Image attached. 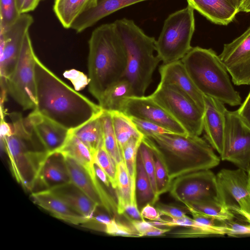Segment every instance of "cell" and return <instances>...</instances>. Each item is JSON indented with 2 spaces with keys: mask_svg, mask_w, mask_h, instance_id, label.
<instances>
[{
  "mask_svg": "<svg viewBox=\"0 0 250 250\" xmlns=\"http://www.w3.org/2000/svg\"><path fill=\"white\" fill-rule=\"evenodd\" d=\"M37 104L34 110L69 130L103 111L100 106L72 89L35 57Z\"/></svg>",
  "mask_w": 250,
  "mask_h": 250,
  "instance_id": "obj_1",
  "label": "cell"
},
{
  "mask_svg": "<svg viewBox=\"0 0 250 250\" xmlns=\"http://www.w3.org/2000/svg\"><path fill=\"white\" fill-rule=\"evenodd\" d=\"M142 141L160 160L172 180L210 169L220 163L211 146L198 136L170 133L144 136Z\"/></svg>",
  "mask_w": 250,
  "mask_h": 250,
  "instance_id": "obj_2",
  "label": "cell"
},
{
  "mask_svg": "<svg viewBox=\"0 0 250 250\" xmlns=\"http://www.w3.org/2000/svg\"><path fill=\"white\" fill-rule=\"evenodd\" d=\"M88 47V90L99 101L110 86L123 77L126 52L114 22L101 25L93 30Z\"/></svg>",
  "mask_w": 250,
  "mask_h": 250,
  "instance_id": "obj_3",
  "label": "cell"
},
{
  "mask_svg": "<svg viewBox=\"0 0 250 250\" xmlns=\"http://www.w3.org/2000/svg\"><path fill=\"white\" fill-rule=\"evenodd\" d=\"M12 132L1 137L13 175L25 189L32 191L39 173L49 152L44 148L21 113L8 114Z\"/></svg>",
  "mask_w": 250,
  "mask_h": 250,
  "instance_id": "obj_4",
  "label": "cell"
},
{
  "mask_svg": "<svg viewBox=\"0 0 250 250\" xmlns=\"http://www.w3.org/2000/svg\"><path fill=\"white\" fill-rule=\"evenodd\" d=\"M124 44L127 65L123 78L130 83L132 96H145L153 74L161 60L156 51L155 38L146 35L133 21L123 19L114 22Z\"/></svg>",
  "mask_w": 250,
  "mask_h": 250,
  "instance_id": "obj_5",
  "label": "cell"
},
{
  "mask_svg": "<svg viewBox=\"0 0 250 250\" xmlns=\"http://www.w3.org/2000/svg\"><path fill=\"white\" fill-rule=\"evenodd\" d=\"M181 61L204 95L231 106L241 104V97L232 85L228 71L212 49L192 47Z\"/></svg>",
  "mask_w": 250,
  "mask_h": 250,
  "instance_id": "obj_6",
  "label": "cell"
},
{
  "mask_svg": "<svg viewBox=\"0 0 250 250\" xmlns=\"http://www.w3.org/2000/svg\"><path fill=\"white\" fill-rule=\"evenodd\" d=\"M194 10L188 4L165 20L156 41L157 55L163 64L181 60L192 47L190 42L195 30Z\"/></svg>",
  "mask_w": 250,
  "mask_h": 250,
  "instance_id": "obj_7",
  "label": "cell"
},
{
  "mask_svg": "<svg viewBox=\"0 0 250 250\" xmlns=\"http://www.w3.org/2000/svg\"><path fill=\"white\" fill-rule=\"evenodd\" d=\"M185 129L199 136L203 131L204 110L176 86L160 82L149 95Z\"/></svg>",
  "mask_w": 250,
  "mask_h": 250,
  "instance_id": "obj_8",
  "label": "cell"
},
{
  "mask_svg": "<svg viewBox=\"0 0 250 250\" xmlns=\"http://www.w3.org/2000/svg\"><path fill=\"white\" fill-rule=\"evenodd\" d=\"M36 55L28 32L16 66L6 80L8 93L23 109L33 110L37 104L35 61Z\"/></svg>",
  "mask_w": 250,
  "mask_h": 250,
  "instance_id": "obj_9",
  "label": "cell"
},
{
  "mask_svg": "<svg viewBox=\"0 0 250 250\" xmlns=\"http://www.w3.org/2000/svg\"><path fill=\"white\" fill-rule=\"evenodd\" d=\"M169 192L173 198L186 206L208 202L222 203L216 175L210 169L193 172L175 178Z\"/></svg>",
  "mask_w": 250,
  "mask_h": 250,
  "instance_id": "obj_10",
  "label": "cell"
},
{
  "mask_svg": "<svg viewBox=\"0 0 250 250\" xmlns=\"http://www.w3.org/2000/svg\"><path fill=\"white\" fill-rule=\"evenodd\" d=\"M223 204L250 223V180L248 172L238 168L222 169L216 175Z\"/></svg>",
  "mask_w": 250,
  "mask_h": 250,
  "instance_id": "obj_11",
  "label": "cell"
},
{
  "mask_svg": "<svg viewBox=\"0 0 250 250\" xmlns=\"http://www.w3.org/2000/svg\"><path fill=\"white\" fill-rule=\"evenodd\" d=\"M222 160L232 163L247 172L250 170V126L237 110H227Z\"/></svg>",
  "mask_w": 250,
  "mask_h": 250,
  "instance_id": "obj_12",
  "label": "cell"
},
{
  "mask_svg": "<svg viewBox=\"0 0 250 250\" xmlns=\"http://www.w3.org/2000/svg\"><path fill=\"white\" fill-rule=\"evenodd\" d=\"M33 22L27 13L21 14L18 20L6 29H0V77L7 79L17 63L24 38Z\"/></svg>",
  "mask_w": 250,
  "mask_h": 250,
  "instance_id": "obj_13",
  "label": "cell"
},
{
  "mask_svg": "<svg viewBox=\"0 0 250 250\" xmlns=\"http://www.w3.org/2000/svg\"><path fill=\"white\" fill-rule=\"evenodd\" d=\"M219 56L235 85L250 84V25L240 36L225 44Z\"/></svg>",
  "mask_w": 250,
  "mask_h": 250,
  "instance_id": "obj_14",
  "label": "cell"
},
{
  "mask_svg": "<svg viewBox=\"0 0 250 250\" xmlns=\"http://www.w3.org/2000/svg\"><path fill=\"white\" fill-rule=\"evenodd\" d=\"M123 113L129 117L155 123L172 133L188 135L183 126L149 95L128 97Z\"/></svg>",
  "mask_w": 250,
  "mask_h": 250,
  "instance_id": "obj_15",
  "label": "cell"
},
{
  "mask_svg": "<svg viewBox=\"0 0 250 250\" xmlns=\"http://www.w3.org/2000/svg\"><path fill=\"white\" fill-rule=\"evenodd\" d=\"M63 156L71 181L109 214H118L117 202L102 188L95 172H90L73 158Z\"/></svg>",
  "mask_w": 250,
  "mask_h": 250,
  "instance_id": "obj_16",
  "label": "cell"
},
{
  "mask_svg": "<svg viewBox=\"0 0 250 250\" xmlns=\"http://www.w3.org/2000/svg\"><path fill=\"white\" fill-rule=\"evenodd\" d=\"M203 130L211 146L221 154L226 125L227 109L224 104L213 98L204 95Z\"/></svg>",
  "mask_w": 250,
  "mask_h": 250,
  "instance_id": "obj_17",
  "label": "cell"
},
{
  "mask_svg": "<svg viewBox=\"0 0 250 250\" xmlns=\"http://www.w3.org/2000/svg\"><path fill=\"white\" fill-rule=\"evenodd\" d=\"M38 139L49 152L58 151L64 145L69 130L33 110L25 118Z\"/></svg>",
  "mask_w": 250,
  "mask_h": 250,
  "instance_id": "obj_18",
  "label": "cell"
},
{
  "mask_svg": "<svg viewBox=\"0 0 250 250\" xmlns=\"http://www.w3.org/2000/svg\"><path fill=\"white\" fill-rule=\"evenodd\" d=\"M160 82L172 84L190 97L204 111V95L197 89L181 60L159 67Z\"/></svg>",
  "mask_w": 250,
  "mask_h": 250,
  "instance_id": "obj_19",
  "label": "cell"
},
{
  "mask_svg": "<svg viewBox=\"0 0 250 250\" xmlns=\"http://www.w3.org/2000/svg\"><path fill=\"white\" fill-rule=\"evenodd\" d=\"M34 203L54 217L65 222L82 225L89 219L84 217L48 189L32 192Z\"/></svg>",
  "mask_w": 250,
  "mask_h": 250,
  "instance_id": "obj_20",
  "label": "cell"
},
{
  "mask_svg": "<svg viewBox=\"0 0 250 250\" xmlns=\"http://www.w3.org/2000/svg\"><path fill=\"white\" fill-rule=\"evenodd\" d=\"M188 4L212 22L227 25L239 12L229 0H187Z\"/></svg>",
  "mask_w": 250,
  "mask_h": 250,
  "instance_id": "obj_21",
  "label": "cell"
},
{
  "mask_svg": "<svg viewBox=\"0 0 250 250\" xmlns=\"http://www.w3.org/2000/svg\"><path fill=\"white\" fill-rule=\"evenodd\" d=\"M148 0H97L96 6L81 14L71 28L80 33L107 16L128 6Z\"/></svg>",
  "mask_w": 250,
  "mask_h": 250,
  "instance_id": "obj_22",
  "label": "cell"
},
{
  "mask_svg": "<svg viewBox=\"0 0 250 250\" xmlns=\"http://www.w3.org/2000/svg\"><path fill=\"white\" fill-rule=\"evenodd\" d=\"M77 212L90 219L98 205L71 181L49 189Z\"/></svg>",
  "mask_w": 250,
  "mask_h": 250,
  "instance_id": "obj_23",
  "label": "cell"
},
{
  "mask_svg": "<svg viewBox=\"0 0 250 250\" xmlns=\"http://www.w3.org/2000/svg\"><path fill=\"white\" fill-rule=\"evenodd\" d=\"M70 181L63 155L58 151L49 153L39 173L38 182L44 189H49Z\"/></svg>",
  "mask_w": 250,
  "mask_h": 250,
  "instance_id": "obj_24",
  "label": "cell"
},
{
  "mask_svg": "<svg viewBox=\"0 0 250 250\" xmlns=\"http://www.w3.org/2000/svg\"><path fill=\"white\" fill-rule=\"evenodd\" d=\"M97 0H55L53 10L62 26L71 28L74 21L83 13L94 7Z\"/></svg>",
  "mask_w": 250,
  "mask_h": 250,
  "instance_id": "obj_25",
  "label": "cell"
},
{
  "mask_svg": "<svg viewBox=\"0 0 250 250\" xmlns=\"http://www.w3.org/2000/svg\"><path fill=\"white\" fill-rule=\"evenodd\" d=\"M131 96V86L127 80L122 78L104 91L98 101L99 105L105 111L123 112L126 100Z\"/></svg>",
  "mask_w": 250,
  "mask_h": 250,
  "instance_id": "obj_26",
  "label": "cell"
},
{
  "mask_svg": "<svg viewBox=\"0 0 250 250\" xmlns=\"http://www.w3.org/2000/svg\"><path fill=\"white\" fill-rule=\"evenodd\" d=\"M103 111L77 128L70 130L88 148L93 158L97 150L104 145Z\"/></svg>",
  "mask_w": 250,
  "mask_h": 250,
  "instance_id": "obj_27",
  "label": "cell"
},
{
  "mask_svg": "<svg viewBox=\"0 0 250 250\" xmlns=\"http://www.w3.org/2000/svg\"><path fill=\"white\" fill-rule=\"evenodd\" d=\"M57 151L73 158L90 172H95L94 158L89 149L70 130L65 143Z\"/></svg>",
  "mask_w": 250,
  "mask_h": 250,
  "instance_id": "obj_28",
  "label": "cell"
},
{
  "mask_svg": "<svg viewBox=\"0 0 250 250\" xmlns=\"http://www.w3.org/2000/svg\"><path fill=\"white\" fill-rule=\"evenodd\" d=\"M136 198L137 206L140 210L147 204L155 205L159 199L153 190L138 152L137 160Z\"/></svg>",
  "mask_w": 250,
  "mask_h": 250,
  "instance_id": "obj_29",
  "label": "cell"
},
{
  "mask_svg": "<svg viewBox=\"0 0 250 250\" xmlns=\"http://www.w3.org/2000/svg\"><path fill=\"white\" fill-rule=\"evenodd\" d=\"M116 167L115 189L117 213L119 215H123L126 206L130 204H133L131 182L124 160L118 163Z\"/></svg>",
  "mask_w": 250,
  "mask_h": 250,
  "instance_id": "obj_30",
  "label": "cell"
},
{
  "mask_svg": "<svg viewBox=\"0 0 250 250\" xmlns=\"http://www.w3.org/2000/svg\"><path fill=\"white\" fill-rule=\"evenodd\" d=\"M111 114L113 127L121 150L131 138H143L144 136L138 130L129 117L121 112H113Z\"/></svg>",
  "mask_w": 250,
  "mask_h": 250,
  "instance_id": "obj_31",
  "label": "cell"
},
{
  "mask_svg": "<svg viewBox=\"0 0 250 250\" xmlns=\"http://www.w3.org/2000/svg\"><path fill=\"white\" fill-rule=\"evenodd\" d=\"M143 138L133 137L123 147L122 154L123 160L129 173L132 188V203L137 205L136 198V179L137 175V160L139 147Z\"/></svg>",
  "mask_w": 250,
  "mask_h": 250,
  "instance_id": "obj_32",
  "label": "cell"
},
{
  "mask_svg": "<svg viewBox=\"0 0 250 250\" xmlns=\"http://www.w3.org/2000/svg\"><path fill=\"white\" fill-rule=\"evenodd\" d=\"M101 119L103 128L104 146L117 165L123 158L113 127L111 113L103 110Z\"/></svg>",
  "mask_w": 250,
  "mask_h": 250,
  "instance_id": "obj_33",
  "label": "cell"
},
{
  "mask_svg": "<svg viewBox=\"0 0 250 250\" xmlns=\"http://www.w3.org/2000/svg\"><path fill=\"white\" fill-rule=\"evenodd\" d=\"M195 211L222 220L234 219L235 215L222 203L208 202L186 206Z\"/></svg>",
  "mask_w": 250,
  "mask_h": 250,
  "instance_id": "obj_34",
  "label": "cell"
},
{
  "mask_svg": "<svg viewBox=\"0 0 250 250\" xmlns=\"http://www.w3.org/2000/svg\"><path fill=\"white\" fill-rule=\"evenodd\" d=\"M94 162L97 163L106 173L112 188L116 187V164L105 149L104 145L96 152Z\"/></svg>",
  "mask_w": 250,
  "mask_h": 250,
  "instance_id": "obj_35",
  "label": "cell"
},
{
  "mask_svg": "<svg viewBox=\"0 0 250 250\" xmlns=\"http://www.w3.org/2000/svg\"><path fill=\"white\" fill-rule=\"evenodd\" d=\"M21 15L16 0H0V29H6L11 26Z\"/></svg>",
  "mask_w": 250,
  "mask_h": 250,
  "instance_id": "obj_36",
  "label": "cell"
},
{
  "mask_svg": "<svg viewBox=\"0 0 250 250\" xmlns=\"http://www.w3.org/2000/svg\"><path fill=\"white\" fill-rule=\"evenodd\" d=\"M138 153L140 155L145 170L149 178L156 196V186L155 178V158L151 149L143 141L140 145Z\"/></svg>",
  "mask_w": 250,
  "mask_h": 250,
  "instance_id": "obj_37",
  "label": "cell"
},
{
  "mask_svg": "<svg viewBox=\"0 0 250 250\" xmlns=\"http://www.w3.org/2000/svg\"><path fill=\"white\" fill-rule=\"evenodd\" d=\"M154 158L156 191L157 195L159 198L162 194L169 191L173 180L170 178L160 160L155 155Z\"/></svg>",
  "mask_w": 250,
  "mask_h": 250,
  "instance_id": "obj_38",
  "label": "cell"
},
{
  "mask_svg": "<svg viewBox=\"0 0 250 250\" xmlns=\"http://www.w3.org/2000/svg\"><path fill=\"white\" fill-rule=\"evenodd\" d=\"M192 218L198 223L209 228L216 235H226L225 228L226 220H220L212 217L198 213L193 209L188 208Z\"/></svg>",
  "mask_w": 250,
  "mask_h": 250,
  "instance_id": "obj_39",
  "label": "cell"
},
{
  "mask_svg": "<svg viewBox=\"0 0 250 250\" xmlns=\"http://www.w3.org/2000/svg\"><path fill=\"white\" fill-rule=\"evenodd\" d=\"M130 118L138 130L144 136L172 133L155 123L135 117Z\"/></svg>",
  "mask_w": 250,
  "mask_h": 250,
  "instance_id": "obj_40",
  "label": "cell"
},
{
  "mask_svg": "<svg viewBox=\"0 0 250 250\" xmlns=\"http://www.w3.org/2000/svg\"><path fill=\"white\" fill-rule=\"evenodd\" d=\"M104 232L113 236L140 237L134 227L117 221L113 218L111 222L105 227Z\"/></svg>",
  "mask_w": 250,
  "mask_h": 250,
  "instance_id": "obj_41",
  "label": "cell"
},
{
  "mask_svg": "<svg viewBox=\"0 0 250 250\" xmlns=\"http://www.w3.org/2000/svg\"><path fill=\"white\" fill-rule=\"evenodd\" d=\"M156 208L161 216H166L171 219L182 217L189 213L188 208L171 204L157 203Z\"/></svg>",
  "mask_w": 250,
  "mask_h": 250,
  "instance_id": "obj_42",
  "label": "cell"
},
{
  "mask_svg": "<svg viewBox=\"0 0 250 250\" xmlns=\"http://www.w3.org/2000/svg\"><path fill=\"white\" fill-rule=\"evenodd\" d=\"M63 76L70 81L76 91L83 89L89 83V77L83 73L74 69L65 71Z\"/></svg>",
  "mask_w": 250,
  "mask_h": 250,
  "instance_id": "obj_43",
  "label": "cell"
},
{
  "mask_svg": "<svg viewBox=\"0 0 250 250\" xmlns=\"http://www.w3.org/2000/svg\"><path fill=\"white\" fill-rule=\"evenodd\" d=\"M226 234L229 236L250 235V223H238L233 220H226Z\"/></svg>",
  "mask_w": 250,
  "mask_h": 250,
  "instance_id": "obj_44",
  "label": "cell"
},
{
  "mask_svg": "<svg viewBox=\"0 0 250 250\" xmlns=\"http://www.w3.org/2000/svg\"><path fill=\"white\" fill-rule=\"evenodd\" d=\"M150 204H147L140 210L142 217L144 219L151 221L163 222L164 219L161 218V215L156 207Z\"/></svg>",
  "mask_w": 250,
  "mask_h": 250,
  "instance_id": "obj_45",
  "label": "cell"
},
{
  "mask_svg": "<svg viewBox=\"0 0 250 250\" xmlns=\"http://www.w3.org/2000/svg\"><path fill=\"white\" fill-rule=\"evenodd\" d=\"M131 225L134 227L139 234V236H145V234L154 227V225L150 221H147L145 219L130 221Z\"/></svg>",
  "mask_w": 250,
  "mask_h": 250,
  "instance_id": "obj_46",
  "label": "cell"
},
{
  "mask_svg": "<svg viewBox=\"0 0 250 250\" xmlns=\"http://www.w3.org/2000/svg\"><path fill=\"white\" fill-rule=\"evenodd\" d=\"M237 111L242 119L250 126V91Z\"/></svg>",
  "mask_w": 250,
  "mask_h": 250,
  "instance_id": "obj_47",
  "label": "cell"
},
{
  "mask_svg": "<svg viewBox=\"0 0 250 250\" xmlns=\"http://www.w3.org/2000/svg\"><path fill=\"white\" fill-rule=\"evenodd\" d=\"M123 215H124L129 221L144 219L141 216L140 210L138 206L132 204L126 206Z\"/></svg>",
  "mask_w": 250,
  "mask_h": 250,
  "instance_id": "obj_48",
  "label": "cell"
},
{
  "mask_svg": "<svg viewBox=\"0 0 250 250\" xmlns=\"http://www.w3.org/2000/svg\"><path fill=\"white\" fill-rule=\"evenodd\" d=\"M94 170L97 178L105 186L109 187L111 185L109 178L104 170L96 163H94Z\"/></svg>",
  "mask_w": 250,
  "mask_h": 250,
  "instance_id": "obj_49",
  "label": "cell"
},
{
  "mask_svg": "<svg viewBox=\"0 0 250 250\" xmlns=\"http://www.w3.org/2000/svg\"><path fill=\"white\" fill-rule=\"evenodd\" d=\"M41 0H23L21 14L27 13L36 9Z\"/></svg>",
  "mask_w": 250,
  "mask_h": 250,
  "instance_id": "obj_50",
  "label": "cell"
},
{
  "mask_svg": "<svg viewBox=\"0 0 250 250\" xmlns=\"http://www.w3.org/2000/svg\"><path fill=\"white\" fill-rule=\"evenodd\" d=\"M239 11L250 12V0H241L239 6Z\"/></svg>",
  "mask_w": 250,
  "mask_h": 250,
  "instance_id": "obj_51",
  "label": "cell"
},
{
  "mask_svg": "<svg viewBox=\"0 0 250 250\" xmlns=\"http://www.w3.org/2000/svg\"><path fill=\"white\" fill-rule=\"evenodd\" d=\"M17 7L20 12L23 0H16Z\"/></svg>",
  "mask_w": 250,
  "mask_h": 250,
  "instance_id": "obj_52",
  "label": "cell"
},
{
  "mask_svg": "<svg viewBox=\"0 0 250 250\" xmlns=\"http://www.w3.org/2000/svg\"><path fill=\"white\" fill-rule=\"evenodd\" d=\"M248 174H249V178H250V170L248 172Z\"/></svg>",
  "mask_w": 250,
  "mask_h": 250,
  "instance_id": "obj_53",
  "label": "cell"
}]
</instances>
